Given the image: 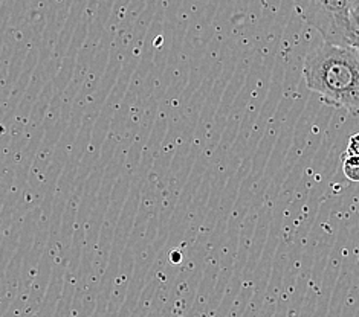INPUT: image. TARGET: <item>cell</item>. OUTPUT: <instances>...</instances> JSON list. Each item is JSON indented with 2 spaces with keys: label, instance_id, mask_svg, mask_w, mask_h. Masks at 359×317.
I'll return each instance as SVG.
<instances>
[{
  "label": "cell",
  "instance_id": "6da1fadb",
  "mask_svg": "<svg viewBox=\"0 0 359 317\" xmlns=\"http://www.w3.org/2000/svg\"><path fill=\"white\" fill-rule=\"evenodd\" d=\"M303 76L307 89L324 104L343 108L352 116L359 110V52L323 43L304 58Z\"/></svg>",
  "mask_w": 359,
  "mask_h": 317
},
{
  "label": "cell",
  "instance_id": "7a4b0ae2",
  "mask_svg": "<svg viewBox=\"0 0 359 317\" xmlns=\"http://www.w3.org/2000/svg\"><path fill=\"white\" fill-rule=\"evenodd\" d=\"M298 14L324 43L358 48L359 0H292Z\"/></svg>",
  "mask_w": 359,
  "mask_h": 317
},
{
  "label": "cell",
  "instance_id": "3957f363",
  "mask_svg": "<svg viewBox=\"0 0 359 317\" xmlns=\"http://www.w3.org/2000/svg\"><path fill=\"white\" fill-rule=\"evenodd\" d=\"M358 134H352L348 141V147L343 154V171L350 182L359 180V165H358Z\"/></svg>",
  "mask_w": 359,
  "mask_h": 317
}]
</instances>
